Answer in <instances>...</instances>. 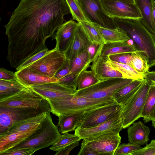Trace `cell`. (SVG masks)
I'll list each match as a JSON object with an SVG mask.
<instances>
[{
	"label": "cell",
	"mask_w": 155,
	"mask_h": 155,
	"mask_svg": "<svg viewBox=\"0 0 155 155\" xmlns=\"http://www.w3.org/2000/svg\"></svg>",
	"instance_id": "obj_53"
},
{
	"label": "cell",
	"mask_w": 155,
	"mask_h": 155,
	"mask_svg": "<svg viewBox=\"0 0 155 155\" xmlns=\"http://www.w3.org/2000/svg\"><path fill=\"white\" fill-rule=\"evenodd\" d=\"M17 79L15 73L3 68H0V79L4 80H11Z\"/></svg>",
	"instance_id": "obj_45"
},
{
	"label": "cell",
	"mask_w": 155,
	"mask_h": 155,
	"mask_svg": "<svg viewBox=\"0 0 155 155\" xmlns=\"http://www.w3.org/2000/svg\"><path fill=\"white\" fill-rule=\"evenodd\" d=\"M122 108V106L114 101L85 111L83 113L77 127L87 128L97 126L112 118Z\"/></svg>",
	"instance_id": "obj_9"
},
{
	"label": "cell",
	"mask_w": 155,
	"mask_h": 155,
	"mask_svg": "<svg viewBox=\"0 0 155 155\" xmlns=\"http://www.w3.org/2000/svg\"><path fill=\"white\" fill-rule=\"evenodd\" d=\"M80 73H75L68 74L58 80L60 83L69 87L75 89L77 88V83Z\"/></svg>",
	"instance_id": "obj_38"
},
{
	"label": "cell",
	"mask_w": 155,
	"mask_h": 155,
	"mask_svg": "<svg viewBox=\"0 0 155 155\" xmlns=\"http://www.w3.org/2000/svg\"><path fill=\"white\" fill-rule=\"evenodd\" d=\"M152 16L153 22L155 27V1L154 0L153 2Z\"/></svg>",
	"instance_id": "obj_49"
},
{
	"label": "cell",
	"mask_w": 155,
	"mask_h": 155,
	"mask_svg": "<svg viewBox=\"0 0 155 155\" xmlns=\"http://www.w3.org/2000/svg\"><path fill=\"white\" fill-rule=\"evenodd\" d=\"M145 123L155 121V86L151 85L149 90L141 113Z\"/></svg>",
	"instance_id": "obj_27"
},
{
	"label": "cell",
	"mask_w": 155,
	"mask_h": 155,
	"mask_svg": "<svg viewBox=\"0 0 155 155\" xmlns=\"http://www.w3.org/2000/svg\"><path fill=\"white\" fill-rule=\"evenodd\" d=\"M48 51V49L47 48L42 50L32 56L26 60L18 67L16 68V70L18 71L28 67L44 56L47 53Z\"/></svg>",
	"instance_id": "obj_43"
},
{
	"label": "cell",
	"mask_w": 155,
	"mask_h": 155,
	"mask_svg": "<svg viewBox=\"0 0 155 155\" xmlns=\"http://www.w3.org/2000/svg\"><path fill=\"white\" fill-rule=\"evenodd\" d=\"M67 63L64 53L55 48L27 67L46 76L53 78Z\"/></svg>",
	"instance_id": "obj_8"
},
{
	"label": "cell",
	"mask_w": 155,
	"mask_h": 155,
	"mask_svg": "<svg viewBox=\"0 0 155 155\" xmlns=\"http://www.w3.org/2000/svg\"><path fill=\"white\" fill-rule=\"evenodd\" d=\"M143 80H134L120 89L112 96L114 101L123 105L137 91Z\"/></svg>",
	"instance_id": "obj_25"
},
{
	"label": "cell",
	"mask_w": 155,
	"mask_h": 155,
	"mask_svg": "<svg viewBox=\"0 0 155 155\" xmlns=\"http://www.w3.org/2000/svg\"><path fill=\"white\" fill-rule=\"evenodd\" d=\"M61 135L54 124L49 111L39 127L25 140L12 148H29L38 150L53 145Z\"/></svg>",
	"instance_id": "obj_4"
},
{
	"label": "cell",
	"mask_w": 155,
	"mask_h": 155,
	"mask_svg": "<svg viewBox=\"0 0 155 155\" xmlns=\"http://www.w3.org/2000/svg\"><path fill=\"white\" fill-rule=\"evenodd\" d=\"M69 8L73 20L78 22L89 21L86 18L77 0H65Z\"/></svg>",
	"instance_id": "obj_36"
},
{
	"label": "cell",
	"mask_w": 155,
	"mask_h": 155,
	"mask_svg": "<svg viewBox=\"0 0 155 155\" xmlns=\"http://www.w3.org/2000/svg\"><path fill=\"white\" fill-rule=\"evenodd\" d=\"M77 0L89 22L107 28L117 27L112 18L104 11L101 0Z\"/></svg>",
	"instance_id": "obj_10"
},
{
	"label": "cell",
	"mask_w": 155,
	"mask_h": 155,
	"mask_svg": "<svg viewBox=\"0 0 155 155\" xmlns=\"http://www.w3.org/2000/svg\"><path fill=\"white\" fill-rule=\"evenodd\" d=\"M134 80L124 78L107 79L100 81L87 88L78 90L74 94L94 99L112 97L118 90Z\"/></svg>",
	"instance_id": "obj_6"
},
{
	"label": "cell",
	"mask_w": 155,
	"mask_h": 155,
	"mask_svg": "<svg viewBox=\"0 0 155 155\" xmlns=\"http://www.w3.org/2000/svg\"><path fill=\"white\" fill-rule=\"evenodd\" d=\"M112 18L117 27L126 32L137 50L141 51L150 68L155 66V35L149 32L139 19Z\"/></svg>",
	"instance_id": "obj_2"
},
{
	"label": "cell",
	"mask_w": 155,
	"mask_h": 155,
	"mask_svg": "<svg viewBox=\"0 0 155 155\" xmlns=\"http://www.w3.org/2000/svg\"><path fill=\"white\" fill-rule=\"evenodd\" d=\"M0 107L50 109L48 101L31 87H26L14 95L0 100Z\"/></svg>",
	"instance_id": "obj_7"
},
{
	"label": "cell",
	"mask_w": 155,
	"mask_h": 155,
	"mask_svg": "<svg viewBox=\"0 0 155 155\" xmlns=\"http://www.w3.org/2000/svg\"><path fill=\"white\" fill-rule=\"evenodd\" d=\"M144 78L150 82H155V71L146 73L144 74Z\"/></svg>",
	"instance_id": "obj_48"
},
{
	"label": "cell",
	"mask_w": 155,
	"mask_h": 155,
	"mask_svg": "<svg viewBox=\"0 0 155 155\" xmlns=\"http://www.w3.org/2000/svg\"><path fill=\"white\" fill-rule=\"evenodd\" d=\"M26 87L17 79L11 80L0 79V100L14 95Z\"/></svg>",
	"instance_id": "obj_28"
},
{
	"label": "cell",
	"mask_w": 155,
	"mask_h": 155,
	"mask_svg": "<svg viewBox=\"0 0 155 155\" xmlns=\"http://www.w3.org/2000/svg\"><path fill=\"white\" fill-rule=\"evenodd\" d=\"M105 43L110 42H127L130 40L126 32L117 27L114 29L107 28L98 25Z\"/></svg>",
	"instance_id": "obj_30"
},
{
	"label": "cell",
	"mask_w": 155,
	"mask_h": 155,
	"mask_svg": "<svg viewBox=\"0 0 155 155\" xmlns=\"http://www.w3.org/2000/svg\"><path fill=\"white\" fill-rule=\"evenodd\" d=\"M71 13L65 0H21L4 26L8 44L7 60L18 67L26 60L47 48V39L54 36Z\"/></svg>",
	"instance_id": "obj_1"
},
{
	"label": "cell",
	"mask_w": 155,
	"mask_h": 155,
	"mask_svg": "<svg viewBox=\"0 0 155 155\" xmlns=\"http://www.w3.org/2000/svg\"><path fill=\"white\" fill-rule=\"evenodd\" d=\"M47 112H44L35 116L14 122L5 132L0 135L24 131L40 124L46 117Z\"/></svg>",
	"instance_id": "obj_22"
},
{
	"label": "cell",
	"mask_w": 155,
	"mask_h": 155,
	"mask_svg": "<svg viewBox=\"0 0 155 155\" xmlns=\"http://www.w3.org/2000/svg\"><path fill=\"white\" fill-rule=\"evenodd\" d=\"M141 145L129 143L120 144L116 149L114 155H129L132 151L141 148Z\"/></svg>",
	"instance_id": "obj_39"
},
{
	"label": "cell",
	"mask_w": 155,
	"mask_h": 155,
	"mask_svg": "<svg viewBox=\"0 0 155 155\" xmlns=\"http://www.w3.org/2000/svg\"><path fill=\"white\" fill-rule=\"evenodd\" d=\"M103 9L111 17L140 20L141 13L136 4L118 0H101Z\"/></svg>",
	"instance_id": "obj_13"
},
{
	"label": "cell",
	"mask_w": 155,
	"mask_h": 155,
	"mask_svg": "<svg viewBox=\"0 0 155 155\" xmlns=\"http://www.w3.org/2000/svg\"><path fill=\"white\" fill-rule=\"evenodd\" d=\"M83 114H68L58 117V126L59 132L64 134L74 130L78 127Z\"/></svg>",
	"instance_id": "obj_26"
},
{
	"label": "cell",
	"mask_w": 155,
	"mask_h": 155,
	"mask_svg": "<svg viewBox=\"0 0 155 155\" xmlns=\"http://www.w3.org/2000/svg\"><path fill=\"white\" fill-rule=\"evenodd\" d=\"M78 23L90 43L98 44L105 43L104 39L99 30L97 25L89 21Z\"/></svg>",
	"instance_id": "obj_29"
},
{
	"label": "cell",
	"mask_w": 155,
	"mask_h": 155,
	"mask_svg": "<svg viewBox=\"0 0 155 155\" xmlns=\"http://www.w3.org/2000/svg\"><path fill=\"white\" fill-rule=\"evenodd\" d=\"M153 1L135 0V2L142 16V18L140 20V22L149 32L155 35V27L152 16Z\"/></svg>",
	"instance_id": "obj_23"
},
{
	"label": "cell",
	"mask_w": 155,
	"mask_h": 155,
	"mask_svg": "<svg viewBox=\"0 0 155 155\" xmlns=\"http://www.w3.org/2000/svg\"><path fill=\"white\" fill-rule=\"evenodd\" d=\"M113 97L94 99L76 95H68L56 100H48L50 112L58 117L61 115L83 113L85 111L109 103Z\"/></svg>",
	"instance_id": "obj_3"
},
{
	"label": "cell",
	"mask_w": 155,
	"mask_h": 155,
	"mask_svg": "<svg viewBox=\"0 0 155 155\" xmlns=\"http://www.w3.org/2000/svg\"><path fill=\"white\" fill-rule=\"evenodd\" d=\"M37 151L33 148H11L0 154L1 155H31Z\"/></svg>",
	"instance_id": "obj_42"
},
{
	"label": "cell",
	"mask_w": 155,
	"mask_h": 155,
	"mask_svg": "<svg viewBox=\"0 0 155 155\" xmlns=\"http://www.w3.org/2000/svg\"><path fill=\"white\" fill-rule=\"evenodd\" d=\"M100 81L93 70H85L82 72L78 77L77 88L78 90H82L90 87Z\"/></svg>",
	"instance_id": "obj_33"
},
{
	"label": "cell",
	"mask_w": 155,
	"mask_h": 155,
	"mask_svg": "<svg viewBox=\"0 0 155 155\" xmlns=\"http://www.w3.org/2000/svg\"><path fill=\"white\" fill-rule=\"evenodd\" d=\"M108 56L98 57L91 65V69L95 73L100 81L113 78H124L123 75L113 68L108 62Z\"/></svg>",
	"instance_id": "obj_19"
},
{
	"label": "cell",
	"mask_w": 155,
	"mask_h": 155,
	"mask_svg": "<svg viewBox=\"0 0 155 155\" xmlns=\"http://www.w3.org/2000/svg\"><path fill=\"white\" fill-rule=\"evenodd\" d=\"M107 56L109 59L111 61L127 64L132 67V52L114 54Z\"/></svg>",
	"instance_id": "obj_40"
},
{
	"label": "cell",
	"mask_w": 155,
	"mask_h": 155,
	"mask_svg": "<svg viewBox=\"0 0 155 155\" xmlns=\"http://www.w3.org/2000/svg\"><path fill=\"white\" fill-rule=\"evenodd\" d=\"M78 155H99L94 150L88 146L84 141H82L81 149Z\"/></svg>",
	"instance_id": "obj_44"
},
{
	"label": "cell",
	"mask_w": 155,
	"mask_h": 155,
	"mask_svg": "<svg viewBox=\"0 0 155 155\" xmlns=\"http://www.w3.org/2000/svg\"><path fill=\"white\" fill-rule=\"evenodd\" d=\"M81 139L74 134L66 133L61 135L60 138L50 148V149L57 152L73 143L80 141Z\"/></svg>",
	"instance_id": "obj_35"
},
{
	"label": "cell",
	"mask_w": 155,
	"mask_h": 155,
	"mask_svg": "<svg viewBox=\"0 0 155 155\" xmlns=\"http://www.w3.org/2000/svg\"><path fill=\"white\" fill-rule=\"evenodd\" d=\"M40 126V124L24 131L0 135V154L20 143L31 135Z\"/></svg>",
	"instance_id": "obj_20"
},
{
	"label": "cell",
	"mask_w": 155,
	"mask_h": 155,
	"mask_svg": "<svg viewBox=\"0 0 155 155\" xmlns=\"http://www.w3.org/2000/svg\"><path fill=\"white\" fill-rule=\"evenodd\" d=\"M132 67L137 72L144 74L149 72V65L147 60L142 55L141 51L132 52Z\"/></svg>",
	"instance_id": "obj_34"
},
{
	"label": "cell",
	"mask_w": 155,
	"mask_h": 155,
	"mask_svg": "<svg viewBox=\"0 0 155 155\" xmlns=\"http://www.w3.org/2000/svg\"><path fill=\"white\" fill-rule=\"evenodd\" d=\"M15 73L17 79L27 87L57 82L58 81L55 77L46 76L32 70L27 67Z\"/></svg>",
	"instance_id": "obj_17"
},
{
	"label": "cell",
	"mask_w": 155,
	"mask_h": 155,
	"mask_svg": "<svg viewBox=\"0 0 155 155\" xmlns=\"http://www.w3.org/2000/svg\"><path fill=\"white\" fill-rule=\"evenodd\" d=\"M50 111L43 108L0 107V134L14 122Z\"/></svg>",
	"instance_id": "obj_12"
},
{
	"label": "cell",
	"mask_w": 155,
	"mask_h": 155,
	"mask_svg": "<svg viewBox=\"0 0 155 155\" xmlns=\"http://www.w3.org/2000/svg\"><path fill=\"white\" fill-rule=\"evenodd\" d=\"M152 125L154 127L155 129V121H152Z\"/></svg>",
	"instance_id": "obj_51"
},
{
	"label": "cell",
	"mask_w": 155,
	"mask_h": 155,
	"mask_svg": "<svg viewBox=\"0 0 155 155\" xmlns=\"http://www.w3.org/2000/svg\"><path fill=\"white\" fill-rule=\"evenodd\" d=\"M70 71L69 74L80 73L91 67L89 62L87 52L86 50L71 60H69Z\"/></svg>",
	"instance_id": "obj_31"
},
{
	"label": "cell",
	"mask_w": 155,
	"mask_h": 155,
	"mask_svg": "<svg viewBox=\"0 0 155 155\" xmlns=\"http://www.w3.org/2000/svg\"><path fill=\"white\" fill-rule=\"evenodd\" d=\"M151 86V82L144 79L137 91L122 106L124 129L129 127L141 117L142 112Z\"/></svg>",
	"instance_id": "obj_5"
},
{
	"label": "cell",
	"mask_w": 155,
	"mask_h": 155,
	"mask_svg": "<svg viewBox=\"0 0 155 155\" xmlns=\"http://www.w3.org/2000/svg\"><path fill=\"white\" fill-rule=\"evenodd\" d=\"M73 20L64 22L57 29L54 39L56 43L55 48L64 53L68 47L78 25Z\"/></svg>",
	"instance_id": "obj_18"
},
{
	"label": "cell",
	"mask_w": 155,
	"mask_h": 155,
	"mask_svg": "<svg viewBox=\"0 0 155 155\" xmlns=\"http://www.w3.org/2000/svg\"><path fill=\"white\" fill-rule=\"evenodd\" d=\"M31 87L47 101L56 100L64 96L74 94L78 90L66 87L58 81L34 86Z\"/></svg>",
	"instance_id": "obj_15"
},
{
	"label": "cell",
	"mask_w": 155,
	"mask_h": 155,
	"mask_svg": "<svg viewBox=\"0 0 155 155\" xmlns=\"http://www.w3.org/2000/svg\"><path fill=\"white\" fill-rule=\"evenodd\" d=\"M121 137L119 133L107 134L83 140L99 155H114L121 143Z\"/></svg>",
	"instance_id": "obj_14"
},
{
	"label": "cell",
	"mask_w": 155,
	"mask_h": 155,
	"mask_svg": "<svg viewBox=\"0 0 155 155\" xmlns=\"http://www.w3.org/2000/svg\"><path fill=\"white\" fill-rule=\"evenodd\" d=\"M90 43L78 23L70 44L63 53L66 59H73L79 54L87 50Z\"/></svg>",
	"instance_id": "obj_16"
},
{
	"label": "cell",
	"mask_w": 155,
	"mask_h": 155,
	"mask_svg": "<svg viewBox=\"0 0 155 155\" xmlns=\"http://www.w3.org/2000/svg\"><path fill=\"white\" fill-rule=\"evenodd\" d=\"M121 1L125 2L127 3L135 4V0H118Z\"/></svg>",
	"instance_id": "obj_50"
},
{
	"label": "cell",
	"mask_w": 155,
	"mask_h": 155,
	"mask_svg": "<svg viewBox=\"0 0 155 155\" xmlns=\"http://www.w3.org/2000/svg\"><path fill=\"white\" fill-rule=\"evenodd\" d=\"M143 148L132 152L129 155H155V140H152Z\"/></svg>",
	"instance_id": "obj_41"
},
{
	"label": "cell",
	"mask_w": 155,
	"mask_h": 155,
	"mask_svg": "<svg viewBox=\"0 0 155 155\" xmlns=\"http://www.w3.org/2000/svg\"><path fill=\"white\" fill-rule=\"evenodd\" d=\"M130 41L105 43L102 49L101 56H107L114 54L131 53L137 51L134 43H129Z\"/></svg>",
	"instance_id": "obj_24"
},
{
	"label": "cell",
	"mask_w": 155,
	"mask_h": 155,
	"mask_svg": "<svg viewBox=\"0 0 155 155\" xmlns=\"http://www.w3.org/2000/svg\"><path fill=\"white\" fill-rule=\"evenodd\" d=\"M151 85L155 86V82H151Z\"/></svg>",
	"instance_id": "obj_52"
},
{
	"label": "cell",
	"mask_w": 155,
	"mask_h": 155,
	"mask_svg": "<svg viewBox=\"0 0 155 155\" xmlns=\"http://www.w3.org/2000/svg\"><path fill=\"white\" fill-rule=\"evenodd\" d=\"M108 62L115 69L119 71L123 75L124 78L133 80L144 79V74L137 72L130 65L111 61L108 58Z\"/></svg>",
	"instance_id": "obj_32"
},
{
	"label": "cell",
	"mask_w": 155,
	"mask_h": 155,
	"mask_svg": "<svg viewBox=\"0 0 155 155\" xmlns=\"http://www.w3.org/2000/svg\"><path fill=\"white\" fill-rule=\"evenodd\" d=\"M132 124L127 127L129 143L140 145L147 143L150 140V129L141 121L134 122Z\"/></svg>",
	"instance_id": "obj_21"
},
{
	"label": "cell",
	"mask_w": 155,
	"mask_h": 155,
	"mask_svg": "<svg viewBox=\"0 0 155 155\" xmlns=\"http://www.w3.org/2000/svg\"><path fill=\"white\" fill-rule=\"evenodd\" d=\"M122 113V108L112 118L94 127H78L74 130V134L83 140L107 134H119L123 129Z\"/></svg>",
	"instance_id": "obj_11"
},
{
	"label": "cell",
	"mask_w": 155,
	"mask_h": 155,
	"mask_svg": "<svg viewBox=\"0 0 155 155\" xmlns=\"http://www.w3.org/2000/svg\"><path fill=\"white\" fill-rule=\"evenodd\" d=\"M80 141L73 143L57 152L55 155H68L75 147L79 145Z\"/></svg>",
	"instance_id": "obj_46"
},
{
	"label": "cell",
	"mask_w": 155,
	"mask_h": 155,
	"mask_svg": "<svg viewBox=\"0 0 155 155\" xmlns=\"http://www.w3.org/2000/svg\"><path fill=\"white\" fill-rule=\"evenodd\" d=\"M70 71L69 60L67 59L66 66L59 70L55 74L54 77L58 80L60 79L68 74Z\"/></svg>",
	"instance_id": "obj_47"
},
{
	"label": "cell",
	"mask_w": 155,
	"mask_h": 155,
	"mask_svg": "<svg viewBox=\"0 0 155 155\" xmlns=\"http://www.w3.org/2000/svg\"><path fill=\"white\" fill-rule=\"evenodd\" d=\"M104 44H98L90 43L88 46L87 51V52L89 62H93L98 57L101 56L102 49Z\"/></svg>",
	"instance_id": "obj_37"
}]
</instances>
